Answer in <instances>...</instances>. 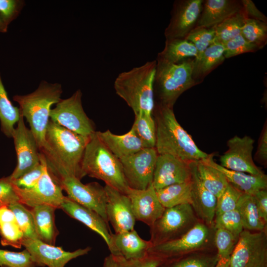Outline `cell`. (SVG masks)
<instances>
[{"label": "cell", "mask_w": 267, "mask_h": 267, "mask_svg": "<svg viewBox=\"0 0 267 267\" xmlns=\"http://www.w3.org/2000/svg\"><path fill=\"white\" fill-rule=\"evenodd\" d=\"M90 137L76 134L49 120L44 143L39 150L48 174L59 185L65 178L81 180L85 177L82 162Z\"/></svg>", "instance_id": "6da1fadb"}, {"label": "cell", "mask_w": 267, "mask_h": 267, "mask_svg": "<svg viewBox=\"0 0 267 267\" xmlns=\"http://www.w3.org/2000/svg\"><path fill=\"white\" fill-rule=\"evenodd\" d=\"M153 113L158 154L171 155L187 162H198L209 156L179 124L173 108L155 103Z\"/></svg>", "instance_id": "7a4b0ae2"}, {"label": "cell", "mask_w": 267, "mask_h": 267, "mask_svg": "<svg viewBox=\"0 0 267 267\" xmlns=\"http://www.w3.org/2000/svg\"><path fill=\"white\" fill-rule=\"evenodd\" d=\"M156 61L120 73L114 83L116 94L131 108L134 114H152L155 105L154 82Z\"/></svg>", "instance_id": "3957f363"}, {"label": "cell", "mask_w": 267, "mask_h": 267, "mask_svg": "<svg viewBox=\"0 0 267 267\" xmlns=\"http://www.w3.org/2000/svg\"><path fill=\"white\" fill-rule=\"evenodd\" d=\"M62 91L61 84L42 81L34 91L13 97L19 105L20 114L29 124L39 149L44 143L51 107L60 100Z\"/></svg>", "instance_id": "277c9868"}, {"label": "cell", "mask_w": 267, "mask_h": 267, "mask_svg": "<svg viewBox=\"0 0 267 267\" xmlns=\"http://www.w3.org/2000/svg\"><path fill=\"white\" fill-rule=\"evenodd\" d=\"M82 170L85 176L100 179L122 193L128 187L120 160L100 140L96 131L86 145Z\"/></svg>", "instance_id": "5b68a950"}, {"label": "cell", "mask_w": 267, "mask_h": 267, "mask_svg": "<svg viewBox=\"0 0 267 267\" xmlns=\"http://www.w3.org/2000/svg\"><path fill=\"white\" fill-rule=\"evenodd\" d=\"M154 94L157 103L173 108L179 96L198 83L193 77L194 59L178 64L156 59Z\"/></svg>", "instance_id": "8992f818"}, {"label": "cell", "mask_w": 267, "mask_h": 267, "mask_svg": "<svg viewBox=\"0 0 267 267\" xmlns=\"http://www.w3.org/2000/svg\"><path fill=\"white\" fill-rule=\"evenodd\" d=\"M215 231L214 226L199 221L180 237L151 246L148 254L165 261L195 252L213 250L216 249Z\"/></svg>", "instance_id": "52a82bcc"}, {"label": "cell", "mask_w": 267, "mask_h": 267, "mask_svg": "<svg viewBox=\"0 0 267 267\" xmlns=\"http://www.w3.org/2000/svg\"><path fill=\"white\" fill-rule=\"evenodd\" d=\"M199 221L190 204L165 208L161 216L150 226L149 241L154 246L174 240Z\"/></svg>", "instance_id": "ba28073f"}, {"label": "cell", "mask_w": 267, "mask_h": 267, "mask_svg": "<svg viewBox=\"0 0 267 267\" xmlns=\"http://www.w3.org/2000/svg\"><path fill=\"white\" fill-rule=\"evenodd\" d=\"M82 92L77 90L70 97L62 99L51 109L50 119L55 123L82 136L89 137L95 132L92 121L84 110Z\"/></svg>", "instance_id": "9c48e42d"}, {"label": "cell", "mask_w": 267, "mask_h": 267, "mask_svg": "<svg viewBox=\"0 0 267 267\" xmlns=\"http://www.w3.org/2000/svg\"><path fill=\"white\" fill-rule=\"evenodd\" d=\"M229 267H267V230H243L234 248Z\"/></svg>", "instance_id": "30bf717a"}, {"label": "cell", "mask_w": 267, "mask_h": 267, "mask_svg": "<svg viewBox=\"0 0 267 267\" xmlns=\"http://www.w3.org/2000/svg\"><path fill=\"white\" fill-rule=\"evenodd\" d=\"M157 156L155 148H143L119 159L129 187L145 189L152 183Z\"/></svg>", "instance_id": "8fae6325"}, {"label": "cell", "mask_w": 267, "mask_h": 267, "mask_svg": "<svg viewBox=\"0 0 267 267\" xmlns=\"http://www.w3.org/2000/svg\"><path fill=\"white\" fill-rule=\"evenodd\" d=\"M71 200L99 215L108 223L106 206L107 195L104 187L96 182L83 184L74 177L63 179L59 183Z\"/></svg>", "instance_id": "7c38bea8"}, {"label": "cell", "mask_w": 267, "mask_h": 267, "mask_svg": "<svg viewBox=\"0 0 267 267\" xmlns=\"http://www.w3.org/2000/svg\"><path fill=\"white\" fill-rule=\"evenodd\" d=\"M17 155L16 167L11 175L15 179L32 170L41 163L40 152L36 140L30 129L25 125L21 114L12 134Z\"/></svg>", "instance_id": "4fadbf2b"}, {"label": "cell", "mask_w": 267, "mask_h": 267, "mask_svg": "<svg viewBox=\"0 0 267 267\" xmlns=\"http://www.w3.org/2000/svg\"><path fill=\"white\" fill-rule=\"evenodd\" d=\"M254 139L249 136H234L227 142L228 149L220 157V165L227 169L258 175L264 172L253 161Z\"/></svg>", "instance_id": "5bb4252c"}, {"label": "cell", "mask_w": 267, "mask_h": 267, "mask_svg": "<svg viewBox=\"0 0 267 267\" xmlns=\"http://www.w3.org/2000/svg\"><path fill=\"white\" fill-rule=\"evenodd\" d=\"M13 186L19 198V202L32 208L39 205H48L56 209H60L65 197L61 187L53 180L48 174L45 162L44 172L41 178L33 187L22 189L14 185Z\"/></svg>", "instance_id": "9a60e30c"}, {"label": "cell", "mask_w": 267, "mask_h": 267, "mask_svg": "<svg viewBox=\"0 0 267 267\" xmlns=\"http://www.w3.org/2000/svg\"><path fill=\"white\" fill-rule=\"evenodd\" d=\"M22 246L30 254L37 266L48 267H64L70 261L88 254L91 249L88 247L73 252L66 251L38 238H24Z\"/></svg>", "instance_id": "2e32d148"}, {"label": "cell", "mask_w": 267, "mask_h": 267, "mask_svg": "<svg viewBox=\"0 0 267 267\" xmlns=\"http://www.w3.org/2000/svg\"><path fill=\"white\" fill-rule=\"evenodd\" d=\"M203 0H184L175 2L172 17L165 31L166 39H184L195 27Z\"/></svg>", "instance_id": "e0dca14e"}, {"label": "cell", "mask_w": 267, "mask_h": 267, "mask_svg": "<svg viewBox=\"0 0 267 267\" xmlns=\"http://www.w3.org/2000/svg\"><path fill=\"white\" fill-rule=\"evenodd\" d=\"M104 187L107 195V217L115 233L134 229L136 219L129 197L110 186Z\"/></svg>", "instance_id": "ac0fdd59"}, {"label": "cell", "mask_w": 267, "mask_h": 267, "mask_svg": "<svg viewBox=\"0 0 267 267\" xmlns=\"http://www.w3.org/2000/svg\"><path fill=\"white\" fill-rule=\"evenodd\" d=\"M190 163L169 154H158L152 185L156 190L190 180Z\"/></svg>", "instance_id": "d6986e66"}, {"label": "cell", "mask_w": 267, "mask_h": 267, "mask_svg": "<svg viewBox=\"0 0 267 267\" xmlns=\"http://www.w3.org/2000/svg\"><path fill=\"white\" fill-rule=\"evenodd\" d=\"M125 194L130 199L136 220L149 227L161 216L165 209L160 203L152 183L142 190L128 186Z\"/></svg>", "instance_id": "ffe728a7"}, {"label": "cell", "mask_w": 267, "mask_h": 267, "mask_svg": "<svg viewBox=\"0 0 267 267\" xmlns=\"http://www.w3.org/2000/svg\"><path fill=\"white\" fill-rule=\"evenodd\" d=\"M196 162L190 163L191 206L199 220L214 226L216 215L217 197L203 185L196 169Z\"/></svg>", "instance_id": "44dd1931"}, {"label": "cell", "mask_w": 267, "mask_h": 267, "mask_svg": "<svg viewBox=\"0 0 267 267\" xmlns=\"http://www.w3.org/2000/svg\"><path fill=\"white\" fill-rule=\"evenodd\" d=\"M152 246L149 240L141 238L134 229L112 233L109 251L115 257H122L127 260H138L147 256Z\"/></svg>", "instance_id": "7402d4cb"}, {"label": "cell", "mask_w": 267, "mask_h": 267, "mask_svg": "<svg viewBox=\"0 0 267 267\" xmlns=\"http://www.w3.org/2000/svg\"><path fill=\"white\" fill-rule=\"evenodd\" d=\"M60 209L98 234L106 243L109 250L111 248L112 233L109 229L108 223L99 215L67 196H65Z\"/></svg>", "instance_id": "603a6c76"}, {"label": "cell", "mask_w": 267, "mask_h": 267, "mask_svg": "<svg viewBox=\"0 0 267 267\" xmlns=\"http://www.w3.org/2000/svg\"><path fill=\"white\" fill-rule=\"evenodd\" d=\"M202 6L195 28L213 27L242 9L241 3L230 0H207Z\"/></svg>", "instance_id": "cb8c5ba5"}, {"label": "cell", "mask_w": 267, "mask_h": 267, "mask_svg": "<svg viewBox=\"0 0 267 267\" xmlns=\"http://www.w3.org/2000/svg\"><path fill=\"white\" fill-rule=\"evenodd\" d=\"M203 160L222 172L229 183L243 193L253 195L259 190L267 188V176L264 173L252 175L227 169L214 161L213 154H209Z\"/></svg>", "instance_id": "d4e9b609"}, {"label": "cell", "mask_w": 267, "mask_h": 267, "mask_svg": "<svg viewBox=\"0 0 267 267\" xmlns=\"http://www.w3.org/2000/svg\"><path fill=\"white\" fill-rule=\"evenodd\" d=\"M100 140L119 159L131 155L144 148L142 142L132 128L128 133L117 135L109 130L96 132Z\"/></svg>", "instance_id": "484cf974"}, {"label": "cell", "mask_w": 267, "mask_h": 267, "mask_svg": "<svg viewBox=\"0 0 267 267\" xmlns=\"http://www.w3.org/2000/svg\"><path fill=\"white\" fill-rule=\"evenodd\" d=\"M56 208L42 205L32 208V214L36 232L38 239L49 244L54 243L58 231L54 222Z\"/></svg>", "instance_id": "4316f807"}, {"label": "cell", "mask_w": 267, "mask_h": 267, "mask_svg": "<svg viewBox=\"0 0 267 267\" xmlns=\"http://www.w3.org/2000/svg\"><path fill=\"white\" fill-rule=\"evenodd\" d=\"M194 45L185 39H166L163 50L158 53L157 59L178 64L197 57Z\"/></svg>", "instance_id": "83f0119b"}, {"label": "cell", "mask_w": 267, "mask_h": 267, "mask_svg": "<svg viewBox=\"0 0 267 267\" xmlns=\"http://www.w3.org/2000/svg\"><path fill=\"white\" fill-rule=\"evenodd\" d=\"M224 48L221 44L214 43L194 59L193 77L196 81L205 76L225 59Z\"/></svg>", "instance_id": "f1b7e54d"}, {"label": "cell", "mask_w": 267, "mask_h": 267, "mask_svg": "<svg viewBox=\"0 0 267 267\" xmlns=\"http://www.w3.org/2000/svg\"><path fill=\"white\" fill-rule=\"evenodd\" d=\"M236 208L240 215L244 230L252 231L267 230V223L260 217L252 195L243 193Z\"/></svg>", "instance_id": "f546056e"}, {"label": "cell", "mask_w": 267, "mask_h": 267, "mask_svg": "<svg viewBox=\"0 0 267 267\" xmlns=\"http://www.w3.org/2000/svg\"><path fill=\"white\" fill-rule=\"evenodd\" d=\"M216 249L193 252L166 260L158 267H215Z\"/></svg>", "instance_id": "4dcf8cb0"}, {"label": "cell", "mask_w": 267, "mask_h": 267, "mask_svg": "<svg viewBox=\"0 0 267 267\" xmlns=\"http://www.w3.org/2000/svg\"><path fill=\"white\" fill-rule=\"evenodd\" d=\"M156 193L160 203L165 208L182 204H191V180L156 190Z\"/></svg>", "instance_id": "1f68e13d"}, {"label": "cell", "mask_w": 267, "mask_h": 267, "mask_svg": "<svg viewBox=\"0 0 267 267\" xmlns=\"http://www.w3.org/2000/svg\"><path fill=\"white\" fill-rule=\"evenodd\" d=\"M198 177L203 185L217 198L224 191L229 183L224 175L203 160L196 162Z\"/></svg>", "instance_id": "d6a6232c"}, {"label": "cell", "mask_w": 267, "mask_h": 267, "mask_svg": "<svg viewBox=\"0 0 267 267\" xmlns=\"http://www.w3.org/2000/svg\"><path fill=\"white\" fill-rule=\"evenodd\" d=\"M19 108L14 106L8 99L0 73V121L1 130L8 137H12L14 126L20 117Z\"/></svg>", "instance_id": "836d02e7"}, {"label": "cell", "mask_w": 267, "mask_h": 267, "mask_svg": "<svg viewBox=\"0 0 267 267\" xmlns=\"http://www.w3.org/2000/svg\"><path fill=\"white\" fill-rule=\"evenodd\" d=\"M248 18L243 8L214 26V43L223 44L241 34L242 26Z\"/></svg>", "instance_id": "e575fe53"}, {"label": "cell", "mask_w": 267, "mask_h": 267, "mask_svg": "<svg viewBox=\"0 0 267 267\" xmlns=\"http://www.w3.org/2000/svg\"><path fill=\"white\" fill-rule=\"evenodd\" d=\"M134 115L132 128L142 142L144 148H155L156 132L152 114L140 112Z\"/></svg>", "instance_id": "d590c367"}, {"label": "cell", "mask_w": 267, "mask_h": 267, "mask_svg": "<svg viewBox=\"0 0 267 267\" xmlns=\"http://www.w3.org/2000/svg\"><path fill=\"white\" fill-rule=\"evenodd\" d=\"M237 239L229 232L216 229L215 246L217 251L215 267H229L231 255Z\"/></svg>", "instance_id": "8d00e7d4"}, {"label": "cell", "mask_w": 267, "mask_h": 267, "mask_svg": "<svg viewBox=\"0 0 267 267\" xmlns=\"http://www.w3.org/2000/svg\"><path fill=\"white\" fill-rule=\"evenodd\" d=\"M13 212L17 223L23 233L25 238H38L34 221L31 210L19 202L11 204L8 206Z\"/></svg>", "instance_id": "74e56055"}, {"label": "cell", "mask_w": 267, "mask_h": 267, "mask_svg": "<svg viewBox=\"0 0 267 267\" xmlns=\"http://www.w3.org/2000/svg\"><path fill=\"white\" fill-rule=\"evenodd\" d=\"M214 226L216 229L229 232L237 239L244 230L241 218L237 208L216 216Z\"/></svg>", "instance_id": "f35d334b"}, {"label": "cell", "mask_w": 267, "mask_h": 267, "mask_svg": "<svg viewBox=\"0 0 267 267\" xmlns=\"http://www.w3.org/2000/svg\"><path fill=\"white\" fill-rule=\"evenodd\" d=\"M241 34L247 41L261 48L266 42L267 25L265 22L247 18L242 26Z\"/></svg>", "instance_id": "ab89813d"}, {"label": "cell", "mask_w": 267, "mask_h": 267, "mask_svg": "<svg viewBox=\"0 0 267 267\" xmlns=\"http://www.w3.org/2000/svg\"><path fill=\"white\" fill-rule=\"evenodd\" d=\"M37 266L29 252L25 249L15 252L0 249L1 267H36Z\"/></svg>", "instance_id": "60d3db41"}, {"label": "cell", "mask_w": 267, "mask_h": 267, "mask_svg": "<svg viewBox=\"0 0 267 267\" xmlns=\"http://www.w3.org/2000/svg\"><path fill=\"white\" fill-rule=\"evenodd\" d=\"M0 235L2 246H11L17 248L22 246L24 236L17 222H0Z\"/></svg>", "instance_id": "b9f144b4"}, {"label": "cell", "mask_w": 267, "mask_h": 267, "mask_svg": "<svg viewBox=\"0 0 267 267\" xmlns=\"http://www.w3.org/2000/svg\"><path fill=\"white\" fill-rule=\"evenodd\" d=\"M215 31L214 27L195 28L184 38L195 47L198 55L214 43Z\"/></svg>", "instance_id": "7bdbcfd3"}, {"label": "cell", "mask_w": 267, "mask_h": 267, "mask_svg": "<svg viewBox=\"0 0 267 267\" xmlns=\"http://www.w3.org/2000/svg\"><path fill=\"white\" fill-rule=\"evenodd\" d=\"M243 193L229 183L222 193L217 199L215 216L235 209Z\"/></svg>", "instance_id": "ee69618b"}, {"label": "cell", "mask_w": 267, "mask_h": 267, "mask_svg": "<svg viewBox=\"0 0 267 267\" xmlns=\"http://www.w3.org/2000/svg\"><path fill=\"white\" fill-rule=\"evenodd\" d=\"M223 45L225 58L248 52H253L260 48L257 45L247 41L240 34L222 44Z\"/></svg>", "instance_id": "f6af8a7d"}, {"label": "cell", "mask_w": 267, "mask_h": 267, "mask_svg": "<svg viewBox=\"0 0 267 267\" xmlns=\"http://www.w3.org/2000/svg\"><path fill=\"white\" fill-rule=\"evenodd\" d=\"M40 159L41 163L39 165L18 178L11 179L13 185L22 189H29L35 186L41 178L44 170L45 161L41 153Z\"/></svg>", "instance_id": "bcb514c9"}, {"label": "cell", "mask_w": 267, "mask_h": 267, "mask_svg": "<svg viewBox=\"0 0 267 267\" xmlns=\"http://www.w3.org/2000/svg\"><path fill=\"white\" fill-rule=\"evenodd\" d=\"M24 4L21 0H0V18L6 26L18 16Z\"/></svg>", "instance_id": "7dc6e473"}, {"label": "cell", "mask_w": 267, "mask_h": 267, "mask_svg": "<svg viewBox=\"0 0 267 267\" xmlns=\"http://www.w3.org/2000/svg\"><path fill=\"white\" fill-rule=\"evenodd\" d=\"M113 257L118 267H158L164 262L160 258L149 254L145 257L138 260H127L122 257Z\"/></svg>", "instance_id": "c3c4849f"}, {"label": "cell", "mask_w": 267, "mask_h": 267, "mask_svg": "<svg viewBox=\"0 0 267 267\" xmlns=\"http://www.w3.org/2000/svg\"><path fill=\"white\" fill-rule=\"evenodd\" d=\"M19 202L10 177L0 178V207Z\"/></svg>", "instance_id": "681fc988"}, {"label": "cell", "mask_w": 267, "mask_h": 267, "mask_svg": "<svg viewBox=\"0 0 267 267\" xmlns=\"http://www.w3.org/2000/svg\"><path fill=\"white\" fill-rule=\"evenodd\" d=\"M255 204L261 218L267 222V190H259L253 195Z\"/></svg>", "instance_id": "f907efd6"}, {"label": "cell", "mask_w": 267, "mask_h": 267, "mask_svg": "<svg viewBox=\"0 0 267 267\" xmlns=\"http://www.w3.org/2000/svg\"><path fill=\"white\" fill-rule=\"evenodd\" d=\"M241 3L243 10L248 18L266 22V16L257 8L252 0H242Z\"/></svg>", "instance_id": "816d5d0a"}, {"label": "cell", "mask_w": 267, "mask_h": 267, "mask_svg": "<svg viewBox=\"0 0 267 267\" xmlns=\"http://www.w3.org/2000/svg\"><path fill=\"white\" fill-rule=\"evenodd\" d=\"M255 158L261 164L266 165L267 162V128L265 126L261 134L255 155Z\"/></svg>", "instance_id": "f5cc1de1"}, {"label": "cell", "mask_w": 267, "mask_h": 267, "mask_svg": "<svg viewBox=\"0 0 267 267\" xmlns=\"http://www.w3.org/2000/svg\"><path fill=\"white\" fill-rule=\"evenodd\" d=\"M15 222L16 220L12 211L7 206L0 207V222Z\"/></svg>", "instance_id": "db71d44e"}, {"label": "cell", "mask_w": 267, "mask_h": 267, "mask_svg": "<svg viewBox=\"0 0 267 267\" xmlns=\"http://www.w3.org/2000/svg\"><path fill=\"white\" fill-rule=\"evenodd\" d=\"M103 267H118L114 258L110 254L105 258Z\"/></svg>", "instance_id": "11a10c76"}, {"label": "cell", "mask_w": 267, "mask_h": 267, "mask_svg": "<svg viewBox=\"0 0 267 267\" xmlns=\"http://www.w3.org/2000/svg\"><path fill=\"white\" fill-rule=\"evenodd\" d=\"M8 27L6 26L0 18V33H6Z\"/></svg>", "instance_id": "9f6ffc18"}]
</instances>
